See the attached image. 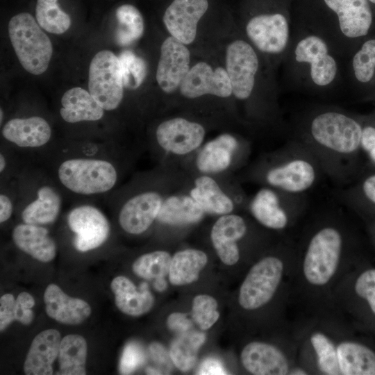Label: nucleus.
<instances>
[{"label": "nucleus", "mask_w": 375, "mask_h": 375, "mask_svg": "<svg viewBox=\"0 0 375 375\" xmlns=\"http://www.w3.org/2000/svg\"><path fill=\"white\" fill-rule=\"evenodd\" d=\"M208 8V0H174L164 13L163 22L172 36L189 44L194 40L197 24Z\"/></svg>", "instance_id": "nucleus-22"}, {"label": "nucleus", "mask_w": 375, "mask_h": 375, "mask_svg": "<svg viewBox=\"0 0 375 375\" xmlns=\"http://www.w3.org/2000/svg\"><path fill=\"white\" fill-rule=\"evenodd\" d=\"M306 207V194H290L270 187L258 191L249 204L251 213L258 222L278 231L292 227Z\"/></svg>", "instance_id": "nucleus-11"}, {"label": "nucleus", "mask_w": 375, "mask_h": 375, "mask_svg": "<svg viewBox=\"0 0 375 375\" xmlns=\"http://www.w3.org/2000/svg\"><path fill=\"white\" fill-rule=\"evenodd\" d=\"M172 257L165 251H155L140 256L132 265L133 272L145 278H158L169 274Z\"/></svg>", "instance_id": "nucleus-40"}, {"label": "nucleus", "mask_w": 375, "mask_h": 375, "mask_svg": "<svg viewBox=\"0 0 375 375\" xmlns=\"http://www.w3.org/2000/svg\"><path fill=\"white\" fill-rule=\"evenodd\" d=\"M204 212L191 196H171L163 200L156 219L169 225H185L198 222Z\"/></svg>", "instance_id": "nucleus-31"}, {"label": "nucleus", "mask_w": 375, "mask_h": 375, "mask_svg": "<svg viewBox=\"0 0 375 375\" xmlns=\"http://www.w3.org/2000/svg\"><path fill=\"white\" fill-rule=\"evenodd\" d=\"M35 18L42 28L53 34H62L71 26V18L61 10L58 0H37Z\"/></svg>", "instance_id": "nucleus-39"}, {"label": "nucleus", "mask_w": 375, "mask_h": 375, "mask_svg": "<svg viewBox=\"0 0 375 375\" xmlns=\"http://www.w3.org/2000/svg\"><path fill=\"white\" fill-rule=\"evenodd\" d=\"M247 232L244 219L237 215H224L212 226L210 238L220 260L227 265L236 264L240 259L238 242Z\"/></svg>", "instance_id": "nucleus-23"}, {"label": "nucleus", "mask_w": 375, "mask_h": 375, "mask_svg": "<svg viewBox=\"0 0 375 375\" xmlns=\"http://www.w3.org/2000/svg\"><path fill=\"white\" fill-rule=\"evenodd\" d=\"M292 29L288 13L276 11L252 16L247 22L244 31L248 41L276 67L285 55Z\"/></svg>", "instance_id": "nucleus-12"}, {"label": "nucleus", "mask_w": 375, "mask_h": 375, "mask_svg": "<svg viewBox=\"0 0 375 375\" xmlns=\"http://www.w3.org/2000/svg\"><path fill=\"white\" fill-rule=\"evenodd\" d=\"M8 35L24 69L34 75L43 74L49 67L53 47L37 20L28 12L13 16L8 23Z\"/></svg>", "instance_id": "nucleus-9"}, {"label": "nucleus", "mask_w": 375, "mask_h": 375, "mask_svg": "<svg viewBox=\"0 0 375 375\" xmlns=\"http://www.w3.org/2000/svg\"><path fill=\"white\" fill-rule=\"evenodd\" d=\"M336 194L344 205L355 210L366 206L375 208V172L364 176L356 184L339 190Z\"/></svg>", "instance_id": "nucleus-38"}, {"label": "nucleus", "mask_w": 375, "mask_h": 375, "mask_svg": "<svg viewBox=\"0 0 375 375\" xmlns=\"http://www.w3.org/2000/svg\"><path fill=\"white\" fill-rule=\"evenodd\" d=\"M260 53L248 40L238 39L227 47L226 70L233 94L240 101H249L259 85Z\"/></svg>", "instance_id": "nucleus-13"}, {"label": "nucleus", "mask_w": 375, "mask_h": 375, "mask_svg": "<svg viewBox=\"0 0 375 375\" xmlns=\"http://www.w3.org/2000/svg\"><path fill=\"white\" fill-rule=\"evenodd\" d=\"M205 135L203 127L183 118H174L160 123L156 131L159 146L178 155L188 153L198 148Z\"/></svg>", "instance_id": "nucleus-21"}, {"label": "nucleus", "mask_w": 375, "mask_h": 375, "mask_svg": "<svg viewBox=\"0 0 375 375\" xmlns=\"http://www.w3.org/2000/svg\"><path fill=\"white\" fill-rule=\"evenodd\" d=\"M190 60L185 44L173 36L164 40L156 71V81L163 92L172 93L180 87L190 70Z\"/></svg>", "instance_id": "nucleus-19"}, {"label": "nucleus", "mask_w": 375, "mask_h": 375, "mask_svg": "<svg viewBox=\"0 0 375 375\" xmlns=\"http://www.w3.org/2000/svg\"><path fill=\"white\" fill-rule=\"evenodd\" d=\"M356 297L364 300L371 312L375 315V269H368L361 272L353 283Z\"/></svg>", "instance_id": "nucleus-44"}, {"label": "nucleus", "mask_w": 375, "mask_h": 375, "mask_svg": "<svg viewBox=\"0 0 375 375\" xmlns=\"http://www.w3.org/2000/svg\"><path fill=\"white\" fill-rule=\"evenodd\" d=\"M239 147L237 139L230 134H222L208 142L197 158V168L202 172L216 173L227 169Z\"/></svg>", "instance_id": "nucleus-30"}, {"label": "nucleus", "mask_w": 375, "mask_h": 375, "mask_svg": "<svg viewBox=\"0 0 375 375\" xmlns=\"http://www.w3.org/2000/svg\"><path fill=\"white\" fill-rule=\"evenodd\" d=\"M163 199L153 190L136 193L119 206L117 219L120 227L131 235L145 232L157 219Z\"/></svg>", "instance_id": "nucleus-18"}, {"label": "nucleus", "mask_w": 375, "mask_h": 375, "mask_svg": "<svg viewBox=\"0 0 375 375\" xmlns=\"http://www.w3.org/2000/svg\"><path fill=\"white\" fill-rule=\"evenodd\" d=\"M144 353L136 343L128 344L123 351L119 370L122 374H129L144 362Z\"/></svg>", "instance_id": "nucleus-46"}, {"label": "nucleus", "mask_w": 375, "mask_h": 375, "mask_svg": "<svg viewBox=\"0 0 375 375\" xmlns=\"http://www.w3.org/2000/svg\"><path fill=\"white\" fill-rule=\"evenodd\" d=\"M1 133L3 144L27 162H40L56 143L52 127L40 115L13 117L3 124Z\"/></svg>", "instance_id": "nucleus-10"}, {"label": "nucleus", "mask_w": 375, "mask_h": 375, "mask_svg": "<svg viewBox=\"0 0 375 375\" xmlns=\"http://www.w3.org/2000/svg\"><path fill=\"white\" fill-rule=\"evenodd\" d=\"M154 288L158 291H163L167 288V283L164 277L156 278L153 283Z\"/></svg>", "instance_id": "nucleus-54"}, {"label": "nucleus", "mask_w": 375, "mask_h": 375, "mask_svg": "<svg viewBox=\"0 0 375 375\" xmlns=\"http://www.w3.org/2000/svg\"><path fill=\"white\" fill-rule=\"evenodd\" d=\"M87 342L79 335H67L61 340L58 354L62 375H85Z\"/></svg>", "instance_id": "nucleus-34"}, {"label": "nucleus", "mask_w": 375, "mask_h": 375, "mask_svg": "<svg viewBox=\"0 0 375 375\" xmlns=\"http://www.w3.org/2000/svg\"><path fill=\"white\" fill-rule=\"evenodd\" d=\"M117 158L52 154L41 162L65 198L74 203L93 201L114 192L120 177Z\"/></svg>", "instance_id": "nucleus-4"}, {"label": "nucleus", "mask_w": 375, "mask_h": 375, "mask_svg": "<svg viewBox=\"0 0 375 375\" xmlns=\"http://www.w3.org/2000/svg\"><path fill=\"white\" fill-rule=\"evenodd\" d=\"M323 174L321 165L310 149L291 138L276 153L263 177L270 188L290 194H306Z\"/></svg>", "instance_id": "nucleus-8"}, {"label": "nucleus", "mask_w": 375, "mask_h": 375, "mask_svg": "<svg viewBox=\"0 0 375 375\" xmlns=\"http://www.w3.org/2000/svg\"><path fill=\"white\" fill-rule=\"evenodd\" d=\"M61 340L60 333L56 329H47L38 334L24 361L25 374H52V365L58 356Z\"/></svg>", "instance_id": "nucleus-27"}, {"label": "nucleus", "mask_w": 375, "mask_h": 375, "mask_svg": "<svg viewBox=\"0 0 375 375\" xmlns=\"http://www.w3.org/2000/svg\"><path fill=\"white\" fill-rule=\"evenodd\" d=\"M362 129V121L344 108L319 104L299 113L292 138L310 149L326 176L344 185L356 174Z\"/></svg>", "instance_id": "nucleus-2"}, {"label": "nucleus", "mask_w": 375, "mask_h": 375, "mask_svg": "<svg viewBox=\"0 0 375 375\" xmlns=\"http://www.w3.org/2000/svg\"><path fill=\"white\" fill-rule=\"evenodd\" d=\"M146 372L147 374H161V373L160 372V371L156 369H153L152 367H149L146 369Z\"/></svg>", "instance_id": "nucleus-55"}, {"label": "nucleus", "mask_w": 375, "mask_h": 375, "mask_svg": "<svg viewBox=\"0 0 375 375\" xmlns=\"http://www.w3.org/2000/svg\"><path fill=\"white\" fill-rule=\"evenodd\" d=\"M44 301L48 316L62 324H79L91 313V308L86 301L68 296L53 283L47 287Z\"/></svg>", "instance_id": "nucleus-25"}, {"label": "nucleus", "mask_w": 375, "mask_h": 375, "mask_svg": "<svg viewBox=\"0 0 375 375\" xmlns=\"http://www.w3.org/2000/svg\"><path fill=\"white\" fill-rule=\"evenodd\" d=\"M190 196L205 212L216 215L229 214L234 208L233 201L221 190L212 178L203 176L195 180Z\"/></svg>", "instance_id": "nucleus-32"}, {"label": "nucleus", "mask_w": 375, "mask_h": 375, "mask_svg": "<svg viewBox=\"0 0 375 375\" xmlns=\"http://www.w3.org/2000/svg\"><path fill=\"white\" fill-rule=\"evenodd\" d=\"M118 58L122 69L124 87L129 90L138 88L143 83L147 73L145 61L129 50L122 52Z\"/></svg>", "instance_id": "nucleus-41"}, {"label": "nucleus", "mask_w": 375, "mask_h": 375, "mask_svg": "<svg viewBox=\"0 0 375 375\" xmlns=\"http://www.w3.org/2000/svg\"><path fill=\"white\" fill-rule=\"evenodd\" d=\"M12 239L19 249L39 261L47 262L56 257L57 245L45 226L21 222L13 227Z\"/></svg>", "instance_id": "nucleus-26"}, {"label": "nucleus", "mask_w": 375, "mask_h": 375, "mask_svg": "<svg viewBox=\"0 0 375 375\" xmlns=\"http://www.w3.org/2000/svg\"><path fill=\"white\" fill-rule=\"evenodd\" d=\"M295 260L296 244L288 240L281 253L267 255L257 261L240 285V306L253 311L268 304L285 280L292 278Z\"/></svg>", "instance_id": "nucleus-7"}, {"label": "nucleus", "mask_w": 375, "mask_h": 375, "mask_svg": "<svg viewBox=\"0 0 375 375\" xmlns=\"http://www.w3.org/2000/svg\"><path fill=\"white\" fill-rule=\"evenodd\" d=\"M118 23L116 40L122 46L131 44L143 34L144 22L140 12L134 6L123 4L115 11Z\"/></svg>", "instance_id": "nucleus-37"}, {"label": "nucleus", "mask_w": 375, "mask_h": 375, "mask_svg": "<svg viewBox=\"0 0 375 375\" xmlns=\"http://www.w3.org/2000/svg\"><path fill=\"white\" fill-rule=\"evenodd\" d=\"M17 199L16 178L1 183L0 222H8L15 212Z\"/></svg>", "instance_id": "nucleus-45"}, {"label": "nucleus", "mask_w": 375, "mask_h": 375, "mask_svg": "<svg viewBox=\"0 0 375 375\" xmlns=\"http://www.w3.org/2000/svg\"><path fill=\"white\" fill-rule=\"evenodd\" d=\"M208 262L206 254L197 249L178 251L172 258L169 280L172 285H183L196 281Z\"/></svg>", "instance_id": "nucleus-33"}, {"label": "nucleus", "mask_w": 375, "mask_h": 375, "mask_svg": "<svg viewBox=\"0 0 375 375\" xmlns=\"http://www.w3.org/2000/svg\"><path fill=\"white\" fill-rule=\"evenodd\" d=\"M16 186L15 211L22 222L47 226L58 219L65 196L42 164L26 162L16 178Z\"/></svg>", "instance_id": "nucleus-6"}, {"label": "nucleus", "mask_w": 375, "mask_h": 375, "mask_svg": "<svg viewBox=\"0 0 375 375\" xmlns=\"http://www.w3.org/2000/svg\"><path fill=\"white\" fill-rule=\"evenodd\" d=\"M73 233V245L80 252H87L103 245L110 233V224L104 212L93 201L74 203L66 216Z\"/></svg>", "instance_id": "nucleus-15"}, {"label": "nucleus", "mask_w": 375, "mask_h": 375, "mask_svg": "<svg viewBox=\"0 0 375 375\" xmlns=\"http://www.w3.org/2000/svg\"><path fill=\"white\" fill-rule=\"evenodd\" d=\"M297 350L285 351L268 342L247 344L240 353L244 369L255 375H286L294 365Z\"/></svg>", "instance_id": "nucleus-17"}, {"label": "nucleus", "mask_w": 375, "mask_h": 375, "mask_svg": "<svg viewBox=\"0 0 375 375\" xmlns=\"http://www.w3.org/2000/svg\"><path fill=\"white\" fill-rule=\"evenodd\" d=\"M350 234L342 215L328 213L308 224L296 244L290 301L314 316L333 310V292L347 274Z\"/></svg>", "instance_id": "nucleus-1"}, {"label": "nucleus", "mask_w": 375, "mask_h": 375, "mask_svg": "<svg viewBox=\"0 0 375 375\" xmlns=\"http://www.w3.org/2000/svg\"><path fill=\"white\" fill-rule=\"evenodd\" d=\"M205 340L203 333L189 331L181 333L170 347L172 362L180 371L190 370L197 362L199 349Z\"/></svg>", "instance_id": "nucleus-35"}, {"label": "nucleus", "mask_w": 375, "mask_h": 375, "mask_svg": "<svg viewBox=\"0 0 375 375\" xmlns=\"http://www.w3.org/2000/svg\"><path fill=\"white\" fill-rule=\"evenodd\" d=\"M337 350L340 375H375V352L366 345L344 338Z\"/></svg>", "instance_id": "nucleus-29"}, {"label": "nucleus", "mask_w": 375, "mask_h": 375, "mask_svg": "<svg viewBox=\"0 0 375 375\" xmlns=\"http://www.w3.org/2000/svg\"><path fill=\"white\" fill-rule=\"evenodd\" d=\"M192 315L194 321L201 328H210L219 317L217 301L207 294L196 296L192 302Z\"/></svg>", "instance_id": "nucleus-42"}, {"label": "nucleus", "mask_w": 375, "mask_h": 375, "mask_svg": "<svg viewBox=\"0 0 375 375\" xmlns=\"http://www.w3.org/2000/svg\"><path fill=\"white\" fill-rule=\"evenodd\" d=\"M59 115L67 124L97 122L103 119L106 111L89 91L80 87L67 90L60 99Z\"/></svg>", "instance_id": "nucleus-24"}, {"label": "nucleus", "mask_w": 375, "mask_h": 375, "mask_svg": "<svg viewBox=\"0 0 375 375\" xmlns=\"http://www.w3.org/2000/svg\"><path fill=\"white\" fill-rule=\"evenodd\" d=\"M361 151L365 153L371 164L375 167V124L362 123L360 141Z\"/></svg>", "instance_id": "nucleus-48"}, {"label": "nucleus", "mask_w": 375, "mask_h": 375, "mask_svg": "<svg viewBox=\"0 0 375 375\" xmlns=\"http://www.w3.org/2000/svg\"><path fill=\"white\" fill-rule=\"evenodd\" d=\"M331 17L315 20L303 28L322 38L343 61L359 47L373 22L368 0H322Z\"/></svg>", "instance_id": "nucleus-5"}, {"label": "nucleus", "mask_w": 375, "mask_h": 375, "mask_svg": "<svg viewBox=\"0 0 375 375\" xmlns=\"http://www.w3.org/2000/svg\"><path fill=\"white\" fill-rule=\"evenodd\" d=\"M309 372L299 364H294L290 369L288 375H307Z\"/></svg>", "instance_id": "nucleus-53"}, {"label": "nucleus", "mask_w": 375, "mask_h": 375, "mask_svg": "<svg viewBox=\"0 0 375 375\" xmlns=\"http://www.w3.org/2000/svg\"><path fill=\"white\" fill-rule=\"evenodd\" d=\"M26 162L16 151L2 143L0 149L1 183L15 179Z\"/></svg>", "instance_id": "nucleus-43"}, {"label": "nucleus", "mask_w": 375, "mask_h": 375, "mask_svg": "<svg viewBox=\"0 0 375 375\" xmlns=\"http://www.w3.org/2000/svg\"><path fill=\"white\" fill-rule=\"evenodd\" d=\"M110 287L117 307L127 315L140 316L149 312L153 305V297L146 283H142L138 290L127 277L119 276L112 279Z\"/></svg>", "instance_id": "nucleus-28"}, {"label": "nucleus", "mask_w": 375, "mask_h": 375, "mask_svg": "<svg viewBox=\"0 0 375 375\" xmlns=\"http://www.w3.org/2000/svg\"><path fill=\"white\" fill-rule=\"evenodd\" d=\"M149 351L153 361L159 365L165 366L168 371L172 368V359L164 347L159 343L153 342L149 347Z\"/></svg>", "instance_id": "nucleus-52"}, {"label": "nucleus", "mask_w": 375, "mask_h": 375, "mask_svg": "<svg viewBox=\"0 0 375 375\" xmlns=\"http://www.w3.org/2000/svg\"><path fill=\"white\" fill-rule=\"evenodd\" d=\"M91 95L105 110H116L124 97V84L119 58L112 51L102 50L92 58L88 74Z\"/></svg>", "instance_id": "nucleus-14"}, {"label": "nucleus", "mask_w": 375, "mask_h": 375, "mask_svg": "<svg viewBox=\"0 0 375 375\" xmlns=\"http://www.w3.org/2000/svg\"><path fill=\"white\" fill-rule=\"evenodd\" d=\"M16 299L11 294H6L0 299V330L3 331L15 320Z\"/></svg>", "instance_id": "nucleus-49"}, {"label": "nucleus", "mask_w": 375, "mask_h": 375, "mask_svg": "<svg viewBox=\"0 0 375 375\" xmlns=\"http://www.w3.org/2000/svg\"><path fill=\"white\" fill-rule=\"evenodd\" d=\"M35 305V300L31 294L28 292H21L16 299L15 304V320L20 323L30 324L34 317L31 308Z\"/></svg>", "instance_id": "nucleus-47"}, {"label": "nucleus", "mask_w": 375, "mask_h": 375, "mask_svg": "<svg viewBox=\"0 0 375 375\" xmlns=\"http://www.w3.org/2000/svg\"><path fill=\"white\" fill-rule=\"evenodd\" d=\"M309 328L305 333L299 335V350L301 353L299 364L301 365L311 357L310 361L306 368L310 374L324 375H340L337 342L328 329L321 326L314 328V326L308 325Z\"/></svg>", "instance_id": "nucleus-16"}, {"label": "nucleus", "mask_w": 375, "mask_h": 375, "mask_svg": "<svg viewBox=\"0 0 375 375\" xmlns=\"http://www.w3.org/2000/svg\"><path fill=\"white\" fill-rule=\"evenodd\" d=\"M347 59L349 74L355 83H372L375 77V38L365 40Z\"/></svg>", "instance_id": "nucleus-36"}, {"label": "nucleus", "mask_w": 375, "mask_h": 375, "mask_svg": "<svg viewBox=\"0 0 375 375\" xmlns=\"http://www.w3.org/2000/svg\"><path fill=\"white\" fill-rule=\"evenodd\" d=\"M342 62L322 38L300 25L293 27L281 62L285 87L310 96L333 95L344 81Z\"/></svg>", "instance_id": "nucleus-3"}, {"label": "nucleus", "mask_w": 375, "mask_h": 375, "mask_svg": "<svg viewBox=\"0 0 375 375\" xmlns=\"http://www.w3.org/2000/svg\"><path fill=\"white\" fill-rule=\"evenodd\" d=\"M197 374L212 375V374H228L221 361L214 358H208L200 365Z\"/></svg>", "instance_id": "nucleus-51"}, {"label": "nucleus", "mask_w": 375, "mask_h": 375, "mask_svg": "<svg viewBox=\"0 0 375 375\" xmlns=\"http://www.w3.org/2000/svg\"><path fill=\"white\" fill-rule=\"evenodd\" d=\"M167 324L171 331L179 333L189 331L192 326L187 315L181 312L172 313L167 318Z\"/></svg>", "instance_id": "nucleus-50"}, {"label": "nucleus", "mask_w": 375, "mask_h": 375, "mask_svg": "<svg viewBox=\"0 0 375 375\" xmlns=\"http://www.w3.org/2000/svg\"><path fill=\"white\" fill-rule=\"evenodd\" d=\"M369 2L375 4V0H368Z\"/></svg>", "instance_id": "nucleus-56"}, {"label": "nucleus", "mask_w": 375, "mask_h": 375, "mask_svg": "<svg viewBox=\"0 0 375 375\" xmlns=\"http://www.w3.org/2000/svg\"><path fill=\"white\" fill-rule=\"evenodd\" d=\"M180 91L190 99L205 94L228 97L233 94L226 70L221 67L214 69L203 62L197 63L190 69L180 85Z\"/></svg>", "instance_id": "nucleus-20"}]
</instances>
